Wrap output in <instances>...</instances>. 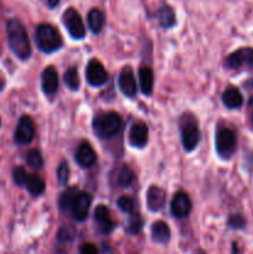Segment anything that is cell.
<instances>
[{
	"instance_id": "cell-1",
	"label": "cell",
	"mask_w": 253,
	"mask_h": 254,
	"mask_svg": "<svg viewBox=\"0 0 253 254\" xmlns=\"http://www.w3.org/2000/svg\"><path fill=\"white\" fill-rule=\"evenodd\" d=\"M7 41L15 56L20 60H27L31 56V45L24 25L16 19H11L6 24Z\"/></svg>"
},
{
	"instance_id": "cell-2",
	"label": "cell",
	"mask_w": 253,
	"mask_h": 254,
	"mask_svg": "<svg viewBox=\"0 0 253 254\" xmlns=\"http://www.w3.org/2000/svg\"><path fill=\"white\" fill-rule=\"evenodd\" d=\"M36 44L42 52L51 54L61 49V35L52 25L41 24L36 29Z\"/></svg>"
},
{
	"instance_id": "cell-3",
	"label": "cell",
	"mask_w": 253,
	"mask_h": 254,
	"mask_svg": "<svg viewBox=\"0 0 253 254\" xmlns=\"http://www.w3.org/2000/svg\"><path fill=\"white\" fill-rule=\"evenodd\" d=\"M121 116L116 112H108V113L99 114L93 121L94 133L101 138H112L119 133L122 129Z\"/></svg>"
},
{
	"instance_id": "cell-4",
	"label": "cell",
	"mask_w": 253,
	"mask_h": 254,
	"mask_svg": "<svg viewBox=\"0 0 253 254\" xmlns=\"http://www.w3.org/2000/svg\"><path fill=\"white\" fill-rule=\"evenodd\" d=\"M216 151L223 159H230L235 154L237 146V138L233 130L228 128L218 129L215 139Z\"/></svg>"
},
{
	"instance_id": "cell-5",
	"label": "cell",
	"mask_w": 253,
	"mask_h": 254,
	"mask_svg": "<svg viewBox=\"0 0 253 254\" xmlns=\"http://www.w3.org/2000/svg\"><path fill=\"white\" fill-rule=\"evenodd\" d=\"M226 66L231 69H242L253 71V49L242 47L236 50L226 59Z\"/></svg>"
},
{
	"instance_id": "cell-6",
	"label": "cell",
	"mask_w": 253,
	"mask_h": 254,
	"mask_svg": "<svg viewBox=\"0 0 253 254\" xmlns=\"http://www.w3.org/2000/svg\"><path fill=\"white\" fill-rule=\"evenodd\" d=\"M62 20H63L64 26H66L67 31L71 35L72 39L82 40L86 36V27H84L83 20L73 7H69L63 12Z\"/></svg>"
},
{
	"instance_id": "cell-7",
	"label": "cell",
	"mask_w": 253,
	"mask_h": 254,
	"mask_svg": "<svg viewBox=\"0 0 253 254\" xmlns=\"http://www.w3.org/2000/svg\"><path fill=\"white\" fill-rule=\"evenodd\" d=\"M86 78L88 83L93 87H101L108 79V72L104 68L101 61L98 60H91L87 64Z\"/></svg>"
},
{
	"instance_id": "cell-8",
	"label": "cell",
	"mask_w": 253,
	"mask_h": 254,
	"mask_svg": "<svg viewBox=\"0 0 253 254\" xmlns=\"http://www.w3.org/2000/svg\"><path fill=\"white\" fill-rule=\"evenodd\" d=\"M200 138V129L195 122H186L181 126V140L186 151H192L193 149H196Z\"/></svg>"
},
{
	"instance_id": "cell-9",
	"label": "cell",
	"mask_w": 253,
	"mask_h": 254,
	"mask_svg": "<svg viewBox=\"0 0 253 254\" xmlns=\"http://www.w3.org/2000/svg\"><path fill=\"white\" fill-rule=\"evenodd\" d=\"M35 135V124L29 116H24L20 118L17 123L16 130H15V141L20 145L29 144L34 139Z\"/></svg>"
},
{
	"instance_id": "cell-10",
	"label": "cell",
	"mask_w": 253,
	"mask_h": 254,
	"mask_svg": "<svg viewBox=\"0 0 253 254\" xmlns=\"http://www.w3.org/2000/svg\"><path fill=\"white\" fill-rule=\"evenodd\" d=\"M91 196L88 193L83 192V191H78L73 202H72L71 208H69L74 220L79 221V222L86 220L89 212V207H91Z\"/></svg>"
},
{
	"instance_id": "cell-11",
	"label": "cell",
	"mask_w": 253,
	"mask_h": 254,
	"mask_svg": "<svg viewBox=\"0 0 253 254\" xmlns=\"http://www.w3.org/2000/svg\"><path fill=\"white\" fill-rule=\"evenodd\" d=\"M118 86L122 93L126 97H134L136 93V82L130 67H124L118 78Z\"/></svg>"
},
{
	"instance_id": "cell-12",
	"label": "cell",
	"mask_w": 253,
	"mask_h": 254,
	"mask_svg": "<svg viewBox=\"0 0 253 254\" xmlns=\"http://www.w3.org/2000/svg\"><path fill=\"white\" fill-rule=\"evenodd\" d=\"M171 213L178 218H184L190 213L191 200L188 193L178 192L171 201Z\"/></svg>"
},
{
	"instance_id": "cell-13",
	"label": "cell",
	"mask_w": 253,
	"mask_h": 254,
	"mask_svg": "<svg viewBox=\"0 0 253 254\" xmlns=\"http://www.w3.org/2000/svg\"><path fill=\"white\" fill-rule=\"evenodd\" d=\"M41 86L42 91L47 96H52L59 89V73L52 66L44 69L41 76Z\"/></svg>"
},
{
	"instance_id": "cell-14",
	"label": "cell",
	"mask_w": 253,
	"mask_h": 254,
	"mask_svg": "<svg viewBox=\"0 0 253 254\" xmlns=\"http://www.w3.org/2000/svg\"><path fill=\"white\" fill-rule=\"evenodd\" d=\"M148 135L149 130L148 127L144 123L139 122V123L133 124L129 131V143L134 148H143L148 143Z\"/></svg>"
},
{
	"instance_id": "cell-15",
	"label": "cell",
	"mask_w": 253,
	"mask_h": 254,
	"mask_svg": "<svg viewBox=\"0 0 253 254\" xmlns=\"http://www.w3.org/2000/svg\"><path fill=\"white\" fill-rule=\"evenodd\" d=\"M97 160L96 151L91 146V144L83 141L79 144L78 149L76 151V161L82 166V168H89L93 165Z\"/></svg>"
},
{
	"instance_id": "cell-16",
	"label": "cell",
	"mask_w": 253,
	"mask_h": 254,
	"mask_svg": "<svg viewBox=\"0 0 253 254\" xmlns=\"http://www.w3.org/2000/svg\"><path fill=\"white\" fill-rule=\"evenodd\" d=\"M166 192L159 186H151L149 188L148 192H146V205L148 208L153 212L159 211L163 208L164 203H165Z\"/></svg>"
},
{
	"instance_id": "cell-17",
	"label": "cell",
	"mask_w": 253,
	"mask_h": 254,
	"mask_svg": "<svg viewBox=\"0 0 253 254\" xmlns=\"http://www.w3.org/2000/svg\"><path fill=\"white\" fill-rule=\"evenodd\" d=\"M94 220L98 223V227L101 232L103 233H111L113 230L114 225L111 220V213L109 210L104 205L97 206L94 210Z\"/></svg>"
},
{
	"instance_id": "cell-18",
	"label": "cell",
	"mask_w": 253,
	"mask_h": 254,
	"mask_svg": "<svg viewBox=\"0 0 253 254\" xmlns=\"http://www.w3.org/2000/svg\"><path fill=\"white\" fill-rule=\"evenodd\" d=\"M222 103L228 109H237L243 104V97L240 89L236 87H228L222 93Z\"/></svg>"
},
{
	"instance_id": "cell-19",
	"label": "cell",
	"mask_w": 253,
	"mask_h": 254,
	"mask_svg": "<svg viewBox=\"0 0 253 254\" xmlns=\"http://www.w3.org/2000/svg\"><path fill=\"white\" fill-rule=\"evenodd\" d=\"M151 238L154 242L165 243L170 240V228L163 221H158L151 226Z\"/></svg>"
},
{
	"instance_id": "cell-20",
	"label": "cell",
	"mask_w": 253,
	"mask_h": 254,
	"mask_svg": "<svg viewBox=\"0 0 253 254\" xmlns=\"http://www.w3.org/2000/svg\"><path fill=\"white\" fill-rule=\"evenodd\" d=\"M87 21H88V26L91 29V31L94 32V34H98L104 27L106 17H104V14L99 9H92L88 12Z\"/></svg>"
},
{
	"instance_id": "cell-21",
	"label": "cell",
	"mask_w": 253,
	"mask_h": 254,
	"mask_svg": "<svg viewBox=\"0 0 253 254\" xmlns=\"http://www.w3.org/2000/svg\"><path fill=\"white\" fill-rule=\"evenodd\" d=\"M139 82L141 92L146 96L151 94L154 87V73L149 67H141L139 69Z\"/></svg>"
},
{
	"instance_id": "cell-22",
	"label": "cell",
	"mask_w": 253,
	"mask_h": 254,
	"mask_svg": "<svg viewBox=\"0 0 253 254\" xmlns=\"http://www.w3.org/2000/svg\"><path fill=\"white\" fill-rule=\"evenodd\" d=\"M63 81L71 91H78L81 81H79V74L76 67H69V68L64 72Z\"/></svg>"
},
{
	"instance_id": "cell-23",
	"label": "cell",
	"mask_w": 253,
	"mask_h": 254,
	"mask_svg": "<svg viewBox=\"0 0 253 254\" xmlns=\"http://www.w3.org/2000/svg\"><path fill=\"white\" fill-rule=\"evenodd\" d=\"M26 188H27V190H29L30 193L37 196V195H40V193L44 192L45 181L42 180L40 176L31 175V176H29V179H27Z\"/></svg>"
},
{
	"instance_id": "cell-24",
	"label": "cell",
	"mask_w": 253,
	"mask_h": 254,
	"mask_svg": "<svg viewBox=\"0 0 253 254\" xmlns=\"http://www.w3.org/2000/svg\"><path fill=\"white\" fill-rule=\"evenodd\" d=\"M77 193H78V190H77L76 188L67 189V190L60 196V200H59L60 208H61V210H69Z\"/></svg>"
},
{
	"instance_id": "cell-25",
	"label": "cell",
	"mask_w": 253,
	"mask_h": 254,
	"mask_svg": "<svg viewBox=\"0 0 253 254\" xmlns=\"http://www.w3.org/2000/svg\"><path fill=\"white\" fill-rule=\"evenodd\" d=\"M159 21H160L161 26L170 27L175 24V14H174L173 9L170 6H163L158 14Z\"/></svg>"
},
{
	"instance_id": "cell-26",
	"label": "cell",
	"mask_w": 253,
	"mask_h": 254,
	"mask_svg": "<svg viewBox=\"0 0 253 254\" xmlns=\"http://www.w3.org/2000/svg\"><path fill=\"white\" fill-rule=\"evenodd\" d=\"M134 180V173L128 165H123L117 173V184L121 186H128Z\"/></svg>"
},
{
	"instance_id": "cell-27",
	"label": "cell",
	"mask_w": 253,
	"mask_h": 254,
	"mask_svg": "<svg viewBox=\"0 0 253 254\" xmlns=\"http://www.w3.org/2000/svg\"><path fill=\"white\" fill-rule=\"evenodd\" d=\"M26 163L32 169H41L44 166V159H42L41 153L36 149L30 150L26 155Z\"/></svg>"
},
{
	"instance_id": "cell-28",
	"label": "cell",
	"mask_w": 253,
	"mask_h": 254,
	"mask_svg": "<svg viewBox=\"0 0 253 254\" xmlns=\"http://www.w3.org/2000/svg\"><path fill=\"white\" fill-rule=\"evenodd\" d=\"M57 181L61 186H66L67 183H68V178H69V166L68 163L66 161H62L61 164L57 168Z\"/></svg>"
},
{
	"instance_id": "cell-29",
	"label": "cell",
	"mask_w": 253,
	"mask_h": 254,
	"mask_svg": "<svg viewBox=\"0 0 253 254\" xmlns=\"http://www.w3.org/2000/svg\"><path fill=\"white\" fill-rule=\"evenodd\" d=\"M143 228V220L139 215H131L130 218L128 221V226H126V231L131 235H135V233L140 232V230Z\"/></svg>"
},
{
	"instance_id": "cell-30",
	"label": "cell",
	"mask_w": 253,
	"mask_h": 254,
	"mask_svg": "<svg viewBox=\"0 0 253 254\" xmlns=\"http://www.w3.org/2000/svg\"><path fill=\"white\" fill-rule=\"evenodd\" d=\"M118 206L123 212L129 213L134 210L135 201H134V198L129 197V196H122L121 198H118Z\"/></svg>"
},
{
	"instance_id": "cell-31",
	"label": "cell",
	"mask_w": 253,
	"mask_h": 254,
	"mask_svg": "<svg viewBox=\"0 0 253 254\" xmlns=\"http://www.w3.org/2000/svg\"><path fill=\"white\" fill-rule=\"evenodd\" d=\"M12 179H14L16 185H26L29 175H27V173L25 171V169L16 168L14 170V173H12Z\"/></svg>"
},
{
	"instance_id": "cell-32",
	"label": "cell",
	"mask_w": 253,
	"mask_h": 254,
	"mask_svg": "<svg viewBox=\"0 0 253 254\" xmlns=\"http://www.w3.org/2000/svg\"><path fill=\"white\" fill-rule=\"evenodd\" d=\"M228 226L233 230H242L246 226V220L241 215H232L228 218Z\"/></svg>"
},
{
	"instance_id": "cell-33",
	"label": "cell",
	"mask_w": 253,
	"mask_h": 254,
	"mask_svg": "<svg viewBox=\"0 0 253 254\" xmlns=\"http://www.w3.org/2000/svg\"><path fill=\"white\" fill-rule=\"evenodd\" d=\"M74 237L73 228H62L59 232V238L61 241H71Z\"/></svg>"
},
{
	"instance_id": "cell-34",
	"label": "cell",
	"mask_w": 253,
	"mask_h": 254,
	"mask_svg": "<svg viewBox=\"0 0 253 254\" xmlns=\"http://www.w3.org/2000/svg\"><path fill=\"white\" fill-rule=\"evenodd\" d=\"M79 254H98V250L92 243H84L79 248Z\"/></svg>"
},
{
	"instance_id": "cell-35",
	"label": "cell",
	"mask_w": 253,
	"mask_h": 254,
	"mask_svg": "<svg viewBox=\"0 0 253 254\" xmlns=\"http://www.w3.org/2000/svg\"><path fill=\"white\" fill-rule=\"evenodd\" d=\"M47 2H49L50 7H55V6H57V5H59L60 0H47Z\"/></svg>"
},
{
	"instance_id": "cell-36",
	"label": "cell",
	"mask_w": 253,
	"mask_h": 254,
	"mask_svg": "<svg viewBox=\"0 0 253 254\" xmlns=\"http://www.w3.org/2000/svg\"><path fill=\"white\" fill-rule=\"evenodd\" d=\"M252 126H253V113H252Z\"/></svg>"
},
{
	"instance_id": "cell-37",
	"label": "cell",
	"mask_w": 253,
	"mask_h": 254,
	"mask_svg": "<svg viewBox=\"0 0 253 254\" xmlns=\"http://www.w3.org/2000/svg\"><path fill=\"white\" fill-rule=\"evenodd\" d=\"M0 126H1V119H0Z\"/></svg>"
},
{
	"instance_id": "cell-38",
	"label": "cell",
	"mask_w": 253,
	"mask_h": 254,
	"mask_svg": "<svg viewBox=\"0 0 253 254\" xmlns=\"http://www.w3.org/2000/svg\"><path fill=\"white\" fill-rule=\"evenodd\" d=\"M201 254H203V253H201Z\"/></svg>"
}]
</instances>
